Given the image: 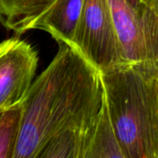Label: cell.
I'll return each mask as SVG.
<instances>
[{
    "mask_svg": "<svg viewBox=\"0 0 158 158\" xmlns=\"http://www.w3.org/2000/svg\"><path fill=\"white\" fill-rule=\"evenodd\" d=\"M84 0H56L40 18L33 29L52 35L58 44L72 45Z\"/></svg>",
    "mask_w": 158,
    "mask_h": 158,
    "instance_id": "cell-6",
    "label": "cell"
},
{
    "mask_svg": "<svg viewBox=\"0 0 158 158\" xmlns=\"http://www.w3.org/2000/svg\"><path fill=\"white\" fill-rule=\"evenodd\" d=\"M58 45L57 54L31 83L22 104L14 158H38L55 135L93 118L103 106L101 71L72 45Z\"/></svg>",
    "mask_w": 158,
    "mask_h": 158,
    "instance_id": "cell-1",
    "label": "cell"
},
{
    "mask_svg": "<svg viewBox=\"0 0 158 158\" xmlns=\"http://www.w3.org/2000/svg\"><path fill=\"white\" fill-rule=\"evenodd\" d=\"M37 66V52L28 42L11 37L0 43V111L22 106Z\"/></svg>",
    "mask_w": 158,
    "mask_h": 158,
    "instance_id": "cell-5",
    "label": "cell"
},
{
    "mask_svg": "<svg viewBox=\"0 0 158 158\" xmlns=\"http://www.w3.org/2000/svg\"><path fill=\"white\" fill-rule=\"evenodd\" d=\"M56 0H0V25L18 34L32 30Z\"/></svg>",
    "mask_w": 158,
    "mask_h": 158,
    "instance_id": "cell-8",
    "label": "cell"
},
{
    "mask_svg": "<svg viewBox=\"0 0 158 158\" xmlns=\"http://www.w3.org/2000/svg\"><path fill=\"white\" fill-rule=\"evenodd\" d=\"M156 87H157V94H158V71L156 74Z\"/></svg>",
    "mask_w": 158,
    "mask_h": 158,
    "instance_id": "cell-12",
    "label": "cell"
},
{
    "mask_svg": "<svg viewBox=\"0 0 158 158\" xmlns=\"http://www.w3.org/2000/svg\"><path fill=\"white\" fill-rule=\"evenodd\" d=\"M125 62L148 65L158 62V14L141 2L108 0Z\"/></svg>",
    "mask_w": 158,
    "mask_h": 158,
    "instance_id": "cell-4",
    "label": "cell"
},
{
    "mask_svg": "<svg viewBox=\"0 0 158 158\" xmlns=\"http://www.w3.org/2000/svg\"><path fill=\"white\" fill-rule=\"evenodd\" d=\"M141 2L145 3L149 6H151L158 14V0H140Z\"/></svg>",
    "mask_w": 158,
    "mask_h": 158,
    "instance_id": "cell-10",
    "label": "cell"
},
{
    "mask_svg": "<svg viewBox=\"0 0 158 158\" xmlns=\"http://www.w3.org/2000/svg\"><path fill=\"white\" fill-rule=\"evenodd\" d=\"M22 112V106L0 111V158H14Z\"/></svg>",
    "mask_w": 158,
    "mask_h": 158,
    "instance_id": "cell-9",
    "label": "cell"
},
{
    "mask_svg": "<svg viewBox=\"0 0 158 158\" xmlns=\"http://www.w3.org/2000/svg\"><path fill=\"white\" fill-rule=\"evenodd\" d=\"M133 6H138L139 5H140V3H141V1L140 0H128Z\"/></svg>",
    "mask_w": 158,
    "mask_h": 158,
    "instance_id": "cell-11",
    "label": "cell"
},
{
    "mask_svg": "<svg viewBox=\"0 0 158 158\" xmlns=\"http://www.w3.org/2000/svg\"><path fill=\"white\" fill-rule=\"evenodd\" d=\"M83 158H126L105 99L100 111L90 126Z\"/></svg>",
    "mask_w": 158,
    "mask_h": 158,
    "instance_id": "cell-7",
    "label": "cell"
},
{
    "mask_svg": "<svg viewBox=\"0 0 158 158\" xmlns=\"http://www.w3.org/2000/svg\"><path fill=\"white\" fill-rule=\"evenodd\" d=\"M72 46L101 72L124 60L108 0H84Z\"/></svg>",
    "mask_w": 158,
    "mask_h": 158,
    "instance_id": "cell-3",
    "label": "cell"
},
{
    "mask_svg": "<svg viewBox=\"0 0 158 158\" xmlns=\"http://www.w3.org/2000/svg\"><path fill=\"white\" fill-rule=\"evenodd\" d=\"M158 62L101 72L105 100L126 158H158Z\"/></svg>",
    "mask_w": 158,
    "mask_h": 158,
    "instance_id": "cell-2",
    "label": "cell"
}]
</instances>
